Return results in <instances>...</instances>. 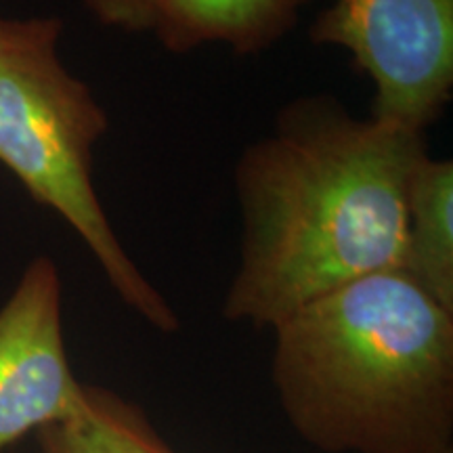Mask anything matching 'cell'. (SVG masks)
I'll return each mask as SVG.
<instances>
[{"mask_svg": "<svg viewBox=\"0 0 453 453\" xmlns=\"http://www.w3.org/2000/svg\"><path fill=\"white\" fill-rule=\"evenodd\" d=\"M424 133L355 118L330 93L277 111L235 164L242 242L223 317L273 327L361 277L399 269Z\"/></svg>", "mask_w": 453, "mask_h": 453, "instance_id": "obj_1", "label": "cell"}, {"mask_svg": "<svg viewBox=\"0 0 453 453\" xmlns=\"http://www.w3.org/2000/svg\"><path fill=\"white\" fill-rule=\"evenodd\" d=\"M290 426L324 453H439L453 439V313L390 269L273 327Z\"/></svg>", "mask_w": 453, "mask_h": 453, "instance_id": "obj_2", "label": "cell"}, {"mask_svg": "<svg viewBox=\"0 0 453 453\" xmlns=\"http://www.w3.org/2000/svg\"><path fill=\"white\" fill-rule=\"evenodd\" d=\"M59 17H0V164L30 197L81 237L113 292L162 334L180 330L177 311L141 273L95 189V147L110 118L59 55Z\"/></svg>", "mask_w": 453, "mask_h": 453, "instance_id": "obj_3", "label": "cell"}, {"mask_svg": "<svg viewBox=\"0 0 453 453\" xmlns=\"http://www.w3.org/2000/svg\"><path fill=\"white\" fill-rule=\"evenodd\" d=\"M309 41L349 50L373 87V120L426 133L449 104L453 0H334Z\"/></svg>", "mask_w": 453, "mask_h": 453, "instance_id": "obj_4", "label": "cell"}, {"mask_svg": "<svg viewBox=\"0 0 453 453\" xmlns=\"http://www.w3.org/2000/svg\"><path fill=\"white\" fill-rule=\"evenodd\" d=\"M64 336V281L53 258L36 257L0 307V451L87 407Z\"/></svg>", "mask_w": 453, "mask_h": 453, "instance_id": "obj_5", "label": "cell"}, {"mask_svg": "<svg viewBox=\"0 0 453 453\" xmlns=\"http://www.w3.org/2000/svg\"><path fill=\"white\" fill-rule=\"evenodd\" d=\"M309 0H166L154 36L183 55L225 44L240 55L267 50L290 34Z\"/></svg>", "mask_w": 453, "mask_h": 453, "instance_id": "obj_6", "label": "cell"}, {"mask_svg": "<svg viewBox=\"0 0 453 453\" xmlns=\"http://www.w3.org/2000/svg\"><path fill=\"white\" fill-rule=\"evenodd\" d=\"M399 271L453 313V162L428 151L405 183Z\"/></svg>", "mask_w": 453, "mask_h": 453, "instance_id": "obj_7", "label": "cell"}, {"mask_svg": "<svg viewBox=\"0 0 453 453\" xmlns=\"http://www.w3.org/2000/svg\"><path fill=\"white\" fill-rule=\"evenodd\" d=\"M36 437L41 453H174L141 407L101 387H88L78 416Z\"/></svg>", "mask_w": 453, "mask_h": 453, "instance_id": "obj_8", "label": "cell"}, {"mask_svg": "<svg viewBox=\"0 0 453 453\" xmlns=\"http://www.w3.org/2000/svg\"><path fill=\"white\" fill-rule=\"evenodd\" d=\"M166 0H84V7L101 26L128 34L154 32Z\"/></svg>", "mask_w": 453, "mask_h": 453, "instance_id": "obj_9", "label": "cell"}, {"mask_svg": "<svg viewBox=\"0 0 453 453\" xmlns=\"http://www.w3.org/2000/svg\"><path fill=\"white\" fill-rule=\"evenodd\" d=\"M439 453H453V447H449V449H443V451H439Z\"/></svg>", "mask_w": 453, "mask_h": 453, "instance_id": "obj_10", "label": "cell"}]
</instances>
